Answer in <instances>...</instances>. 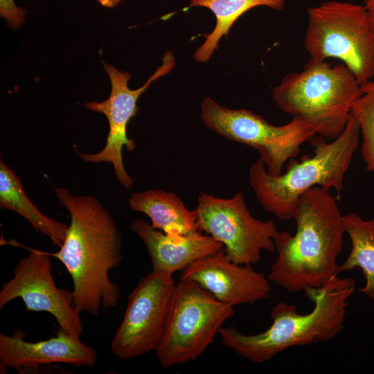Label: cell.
<instances>
[{
    "label": "cell",
    "mask_w": 374,
    "mask_h": 374,
    "mask_svg": "<svg viewBox=\"0 0 374 374\" xmlns=\"http://www.w3.org/2000/svg\"><path fill=\"white\" fill-rule=\"evenodd\" d=\"M55 195L71 222L60 250L46 253L69 274L74 308L98 317L100 306L115 308L120 299V288L109 272L122 260V235L109 211L95 197L73 195L64 188H56Z\"/></svg>",
    "instance_id": "6da1fadb"
},
{
    "label": "cell",
    "mask_w": 374,
    "mask_h": 374,
    "mask_svg": "<svg viewBox=\"0 0 374 374\" xmlns=\"http://www.w3.org/2000/svg\"><path fill=\"white\" fill-rule=\"evenodd\" d=\"M337 201L320 186L300 196L293 215L295 234L278 231L274 238L278 256L267 277L271 282L296 293L323 287L339 277L337 259L345 231Z\"/></svg>",
    "instance_id": "7a4b0ae2"
},
{
    "label": "cell",
    "mask_w": 374,
    "mask_h": 374,
    "mask_svg": "<svg viewBox=\"0 0 374 374\" xmlns=\"http://www.w3.org/2000/svg\"><path fill=\"white\" fill-rule=\"evenodd\" d=\"M355 285L353 278L337 277L323 287L308 288L305 294L314 303L310 312L301 314L295 305L279 302L271 310L273 321L265 331L248 335L233 326L222 327V343L249 362L261 364L292 346L331 340L344 328L347 300Z\"/></svg>",
    "instance_id": "3957f363"
},
{
    "label": "cell",
    "mask_w": 374,
    "mask_h": 374,
    "mask_svg": "<svg viewBox=\"0 0 374 374\" xmlns=\"http://www.w3.org/2000/svg\"><path fill=\"white\" fill-rule=\"evenodd\" d=\"M360 134L359 124L350 115L339 136L328 141L316 134L308 141L313 156L303 155L300 161L289 159L286 171L278 176L269 175L258 159L249 169V179L260 205L268 213L286 221L293 218L300 196L313 187L333 188L339 196Z\"/></svg>",
    "instance_id": "277c9868"
},
{
    "label": "cell",
    "mask_w": 374,
    "mask_h": 374,
    "mask_svg": "<svg viewBox=\"0 0 374 374\" xmlns=\"http://www.w3.org/2000/svg\"><path fill=\"white\" fill-rule=\"evenodd\" d=\"M361 84L344 64L310 58L301 72L287 74L273 89V99L283 112L307 122L328 141L346 127Z\"/></svg>",
    "instance_id": "5b68a950"
},
{
    "label": "cell",
    "mask_w": 374,
    "mask_h": 374,
    "mask_svg": "<svg viewBox=\"0 0 374 374\" xmlns=\"http://www.w3.org/2000/svg\"><path fill=\"white\" fill-rule=\"evenodd\" d=\"M307 13L304 45L311 58L341 61L361 84L374 79V33L363 6L331 0Z\"/></svg>",
    "instance_id": "8992f818"
},
{
    "label": "cell",
    "mask_w": 374,
    "mask_h": 374,
    "mask_svg": "<svg viewBox=\"0 0 374 374\" xmlns=\"http://www.w3.org/2000/svg\"><path fill=\"white\" fill-rule=\"evenodd\" d=\"M233 314V306L217 300L195 281L175 284L165 331L155 351L165 368L198 358L214 341L223 323Z\"/></svg>",
    "instance_id": "52a82bcc"
},
{
    "label": "cell",
    "mask_w": 374,
    "mask_h": 374,
    "mask_svg": "<svg viewBox=\"0 0 374 374\" xmlns=\"http://www.w3.org/2000/svg\"><path fill=\"white\" fill-rule=\"evenodd\" d=\"M201 118L208 128L221 136L255 149L273 176L280 175L284 164L296 157L301 146L317 134L301 118L293 117L285 125L276 126L248 109H229L208 97L202 100Z\"/></svg>",
    "instance_id": "ba28073f"
},
{
    "label": "cell",
    "mask_w": 374,
    "mask_h": 374,
    "mask_svg": "<svg viewBox=\"0 0 374 374\" xmlns=\"http://www.w3.org/2000/svg\"><path fill=\"white\" fill-rule=\"evenodd\" d=\"M194 212L199 232H204L222 243L233 262L257 263L261 260L262 251H276V224L271 220L262 221L253 217L242 191L229 199L202 192Z\"/></svg>",
    "instance_id": "9c48e42d"
},
{
    "label": "cell",
    "mask_w": 374,
    "mask_h": 374,
    "mask_svg": "<svg viewBox=\"0 0 374 374\" xmlns=\"http://www.w3.org/2000/svg\"><path fill=\"white\" fill-rule=\"evenodd\" d=\"M172 274L152 270L130 293L122 321L111 343L121 359L156 351L162 339L175 287Z\"/></svg>",
    "instance_id": "30bf717a"
},
{
    "label": "cell",
    "mask_w": 374,
    "mask_h": 374,
    "mask_svg": "<svg viewBox=\"0 0 374 374\" xmlns=\"http://www.w3.org/2000/svg\"><path fill=\"white\" fill-rule=\"evenodd\" d=\"M159 66L152 75L141 87L130 89L128 81L131 75L128 72L118 70L110 64H104L111 82L109 97L103 102H88L84 106L89 110L103 114L109 123V133L104 148L98 153H82L76 150L79 157L86 162L111 163L119 183L130 189L134 183L132 177L127 172L122 156L125 148L132 152L136 143L127 135V125L138 112L137 100L139 96L149 87L150 84L161 76L168 74L173 68L175 58L171 52H167Z\"/></svg>",
    "instance_id": "8fae6325"
},
{
    "label": "cell",
    "mask_w": 374,
    "mask_h": 374,
    "mask_svg": "<svg viewBox=\"0 0 374 374\" xmlns=\"http://www.w3.org/2000/svg\"><path fill=\"white\" fill-rule=\"evenodd\" d=\"M29 253L17 263L13 276L0 291V308L21 299L26 311L45 312L53 316L59 328L80 338L82 323L73 306V294L58 287L51 272L52 264L46 252L26 247Z\"/></svg>",
    "instance_id": "7c38bea8"
},
{
    "label": "cell",
    "mask_w": 374,
    "mask_h": 374,
    "mask_svg": "<svg viewBox=\"0 0 374 374\" xmlns=\"http://www.w3.org/2000/svg\"><path fill=\"white\" fill-rule=\"evenodd\" d=\"M180 279L195 281L220 301L231 306L253 303L269 296L270 280L251 265L231 260L224 249L182 270Z\"/></svg>",
    "instance_id": "4fadbf2b"
},
{
    "label": "cell",
    "mask_w": 374,
    "mask_h": 374,
    "mask_svg": "<svg viewBox=\"0 0 374 374\" xmlns=\"http://www.w3.org/2000/svg\"><path fill=\"white\" fill-rule=\"evenodd\" d=\"M25 332L16 330L12 335L0 332V360L3 366L24 369L43 364L64 363L92 368L97 362L96 350L80 338L59 328L55 337L30 342Z\"/></svg>",
    "instance_id": "5bb4252c"
},
{
    "label": "cell",
    "mask_w": 374,
    "mask_h": 374,
    "mask_svg": "<svg viewBox=\"0 0 374 374\" xmlns=\"http://www.w3.org/2000/svg\"><path fill=\"white\" fill-rule=\"evenodd\" d=\"M130 229L143 242L152 269L172 274L224 249L222 243L207 234L199 232L171 238L141 218L134 219Z\"/></svg>",
    "instance_id": "9a60e30c"
},
{
    "label": "cell",
    "mask_w": 374,
    "mask_h": 374,
    "mask_svg": "<svg viewBox=\"0 0 374 374\" xmlns=\"http://www.w3.org/2000/svg\"><path fill=\"white\" fill-rule=\"evenodd\" d=\"M128 204L132 210L145 214L153 228L171 238L199 233L194 211L189 210L175 193L154 189L134 192Z\"/></svg>",
    "instance_id": "2e32d148"
},
{
    "label": "cell",
    "mask_w": 374,
    "mask_h": 374,
    "mask_svg": "<svg viewBox=\"0 0 374 374\" xmlns=\"http://www.w3.org/2000/svg\"><path fill=\"white\" fill-rule=\"evenodd\" d=\"M0 207L12 211L25 218L37 232L48 237L58 247L62 245L68 226L44 215L24 190L20 179L1 159Z\"/></svg>",
    "instance_id": "e0dca14e"
},
{
    "label": "cell",
    "mask_w": 374,
    "mask_h": 374,
    "mask_svg": "<svg viewBox=\"0 0 374 374\" xmlns=\"http://www.w3.org/2000/svg\"><path fill=\"white\" fill-rule=\"evenodd\" d=\"M260 6L280 10L285 0H191L190 7L208 8L216 18L213 30L206 36L205 42L195 53V60L199 62L208 61L221 37L227 35L234 22L247 10Z\"/></svg>",
    "instance_id": "ac0fdd59"
},
{
    "label": "cell",
    "mask_w": 374,
    "mask_h": 374,
    "mask_svg": "<svg viewBox=\"0 0 374 374\" xmlns=\"http://www.w3.org/2000/svg\"><path fill=\"white\" fill-rule=\"evenodd\" d=\"M342 222L352 247L344 262L339 266V273L362 269L366 285L359 291L374 301V219L364 220L353 212L343 215Z\"/></svg>",
    "instance_id": "d6986e66"
},
{
    "label": "cell",
    "mask_w": 374,
    "mask_h": 374,
    "mask_svg": "<svg viewBox=\"0 0 374 374\" xmlns=\"http://www.w3.org/2000/svg\"><path fill=\"white\" fill-rule=\"evenodd\" d=\"M361 92L353 104L350 115L359 126L361 154L366 170L374 172V80L362 84Z\"/></svg>",
    "instance_id": "ffe728a7"
},
{
    "label": "cell",
    "mask_w": 374,
    "mask_h": 374,
    "mask_svg": "<svg viewBox=\"0 0 374 374\" xmlns=\"http://www.w3.org/2000/svg\"><path fill=\"white\" fill-rule=\"evenodd\" d=\"M26 9L16 6L14 0H0V15L12 28H19L25 21Z\"/></svg>",
    "instance_id": "44dd1931"
},
{
    "label": "cell",
    "mask_w": 374,
    "mask_h": 374,
    "mask_svg": "<svg viewBox=\"0 0 374 374\" xmlns=\"http://www.w3.org/2000/svg\"><path fill=\"white\" fill-rule=\"evenodd\" d=\"M364 7L367 13L368 21L374 33V0H363Z\"/></svg>",
    "instance_id": "7402d4cb"
},
{
    "label": "cell",
    "mask_w": 374,
    "mask_h": 374,
    "mask_svg": "<svg viewBox=\"0 0 374 374\" xmlns=\"http://www.w3.org/2000/svg\"><path fill=\"white\" fill-rule=\"evenodd\" d=\"M101 6L112 8L117 6L123 0H96Z\"/></svg>",
    "instance_id": "603a6c76"
}]
</instances>
